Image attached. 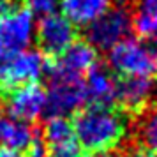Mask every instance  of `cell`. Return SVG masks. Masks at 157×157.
I'll use <instances>...</instances> for the list:
<instances>
[{
  "label": "cell",
  "instance_id": "1",
  "mask_svg": "<svg viewBox=\"0 0 157 157\" xmlns=\"http://www.w3.org/2000/svg\"><path fill=\"white\" fill-rule=\"evenodd\" d=\"M72 132L78 145L90 155H106L127 136V115L117 106L86 104L72 115Z\"/></svg>",
  "mask_w": 157,
  "mask_h": 157
},
{
  "label": "cell",
  "instance_id": "2",
  "mask_svg": "<svg viewBox=\"0 0 157 157\" xmlns=\"http://www.w3.org/2000/svg\"><path fill=\"white\" fill-rule=\"evenodd\" d=\"M108 65L115 76L157 79V48L127 37L108 51Z\"/></svg>",
  "mask_w": 157,
  "mask_h": 157
},
{
  "label": "cell",
  "instance_id": "3",
  "mask_svg": "<svg viewBox=\"0 0 157 157\" xmlns=\"http://www.w3.org/2000/svg\"><path fill=\"white\" fill-rule=\"evenodd\" d=\"M132 30V4L115 2L99 20L86 27V41L95 50L109 51L115 44L127 39Z\"/></svg>",
  "mask_w": 157,
  "mask_h": 157
},
{
  "label": "cell",
  "instance_id": "4",
  "mask_svg": "<svg viewBox=\"0 0 157 157\" xmlns=\"http://www.w3.org/2000/svg\"><path fill=\"white\" fill-rule=\"evenodd\" d=\"M34 37V14L23 2L0 14V58L29 50Z\"/></svg>",
  "mask_w": 157,
  "mask_h": 157
},
{
  "label": "cell",
  "instance_id": "5",
  "mask_svg": "<svg viewBox=\"0 0 157 157\" xmlns=\"http://www.w3.org/2000/svg\"><path fill=\"white\" fill-rule=\"evenodd\" d=\"M46 72V60L41 51L25 50L0 58V94L18 86L37 83Z\"/></svg>",
  "mask_w": 157,
  "mask_h": 157
},
{
  "label": "cell",
  "instance_id": "6",
  "mask_svg": "<svg viewBox=\"0 0 157 157\" xmlns=\"http://www.w3.org/2000/svg\"><path fill=\"white\" fill-rule=\"evenodd\" d=\"M86 94L83 78L74 76H50V90L46 92V109L44 115L50 117H67L74 115L85 106Z\"/></svg>",
  "mask_w": 157,
  "mask_h": 157
},
{
  "label": "cell",
  "instance_id": "7",
  "mask_svg": "<svg viewBox=\"0 0 157 157\" xmlns=\"http://www.w3.org/2000/svg\"><path fill=\"white\" fill-rule=\"evenodd\" d=\"M76 39H78L76 27L64 14L53 13L43 16L36 27V41L39 51L48 60L62 55Z\"/></svg>",
  "mask_w": 157,
  "mask_h": 157
},
{
  "label": "cell",
  "instance_id": "8",
  "mask_svg": "<svg viewBox=\"0 0 157 157\" xmlns=\"http://www.w3.org/2000/svg\"><path fill=\"white\" fill-rule=\"evenodd\" d=\"M155 90V79L115 76V106L125 115L138 117L152 104Z\"/></svg>",
  "mask_w": 157,
  "mask_h": 157
},
{
  "label": "cell",
  "instance_id": "9",
  "mask_svg": "<svg viewBox=\"0 0 157 157\" xmlns=\"http://www.w3.org/2000/svg\"><path fill=\"white\" fill-rule=\"evenodd\" d=\"M6 113L23 124L36 122L46 109V90L39 83L18 86L14 90L0 94Z\"/></svg>",
  "mask_w": 157,
  "mask_h": 157
},
{
  "label": "cell",
  "instance_id": "10",
  "mask_svg": "<svg viewBox=\"0 0 157 157\" xmlns=\"http://www.w3.org/2000/svg\"><path fill=\"white\" fill-rule=\"evenodd\" d=\"M95 65H97V50L88 41L76 39L62 55L46 60V72L48 76L58 74V76L83 78Z\"/></svg>",
  "mask_w": 157,
  "mask_h": 157
},
{
  "label": "cell",
  "instance_id": "11",
  "mask_svg": "<svg viewBox=\"0 0 157 157\" xmlns=\"http://www.w3.org/2000/svg\"><path fill=\"white\" fill-rule=\"evenodd\" d=\"M58 6L74 27H88L113 6V0H58Z\"/></svg>",
  "mask_w": 157,
  "mask_h": 157
},
{
  "label": "cell",
  "instance_id": "12",
  "mask_svg": "<svg viewBox=\"0 0 157 157\" xmlns=\"http://www.w3.org/2000/svg\"><path fill=\"white\" fill-rule=\"evenodd\" d=\"M83 83L86 101H90V104L115 106V76H111L108 69L97 64L85 74Z\"/></svg>",
  "mask_w": 157,
  "mask_h": 157
},
{
  "label": "cell",
  "instance_id": "13",
  "mask_svg": "<svg viewBox=\"0 0 157 157\" xmlns=\"http://www.w3.org/2000/svg\"><path fill=\"white\" fill-rule=\"evenodd\" d=\"M132 30L140 41L157 48V0H134Z\"/></svg>",
  "mask_w": 157,
  "mask_h": 157
},
{
  "label": "cell",
  "instance_id": "14",
  "mask_svg": "<svg viewBox=\"0 0 157 157\" xmlns=\"http://www.w3.org/2000/svg\"><path fill=\"white\" fill-rule=\"evenodd\" d=\"M36 138V131L29 124L11 118L7 113L0 111V147H9L14 150H27Z\"/></svg>",
  "mask_w": 157,
  "mask_h": 157
},
{
  "label": "cell",
  "instance_id": "15",
  "mask_svg": "<svg viewBox=\"0 0 157 157\" xmlns=\"http://www.w3.org/2000/svg\"><path fill=\"white\" fill-rule=\"evenodd\" d=\"M134 147L157 152V104H150L138 115L134 124Z\"/></svg>",
  "mask_w": 157,
  "mask_h": 157
},
{
  "label": "cell",
  "instance_id": "16",
  "mask_svg": "<svg viewBox=\"0 0 157 157\" xmlns=\"http://www.w3.org/2000/svg\"><path fill=\"white\" fill-rule=\"evenodd\" d=\"M41 136H43L46 147H55L60 143L71 141V140H74L72 124L67 117H50L44 124Z\"/></svg>",
  "mask_w": 157,
  "mask_h": 157
},
{
  "label": "cell",
  "instance_id": "17",
  "mask_svg": "<svg viewBox=\"0 0 157 157\" xmlns=\"http://www.w3.org/2000/svg\"><path fill=\"white\" fill-rule=\"evenodd\" d=\"M48 152H50V157H92L79 147L76 140L60 143L55 147H48Z\"/></svg>",
  "mask_w": 157,
  "mask_h": 157
},
{
  "label": "cell",
  "instance_id": "18",
  "mask_svg": "<svg viewBox=\"0 0 157 157\" xmlns=\"http://www.w3.org/2000/svg\"><path fill=\"white\" fill-rule=\"evenodd\" d=\"M23 4L32 11V14L48 16L53 14L58 6V0H23Z\"/></svg>",
  "mask_w": 157,
  "mask_h": 157
},
{
  "label": "cell",
  "instance_id": "19",
  "mask_svg": "<svg viewBox=\"0 0 157 157\" xmlns=\"http://www.w3.org/2000/svg\"><path fill=\"white\" fill-rule=\"evenodd\" d=\"M25 157H50V152H48V147L44 143L43 136L37 132L34 141L30 143V147L27 148V154Z\"/></svg>",
  "mask_w": 157,
  "mask_h": 157
},
{
  "label": "cell",
  "instance_id": "20",
  "mask_svg": "<svg viewBox=\"0 0 157 157\" xmlns=\"http://www.w3.org/2000/svg\"><path fill=\"white\" fill-rule=\"evenodd\" d=\"M0 157H25V155L20 150L9 148V147H0Z\"/></svg>",
  "mask_w": 157,
  "mask_h": 157
},
{
  "label": "cell",
  "instance_id": "21",
  "mask_svg": "<svg viewBox=\"0 0 157 157\" xmlns=\"http://www.w3.org/2000/svg\"><path fill=\"white\" fill-rule=\"evenodd\" d=\"M23 0H0V7L2 9H7V7H13V6H18L21 4Z\"/></svg>",
  "mask_w": 157,
  "mask_h": 157
},
{
  "label": "cell",
  "instance_id": "22",
  "mask_svg": "<svg viewBox=\"0 0 157 157\" xmlns=\"http://www.w3.org/2000/svg\"><path fill=\"white\" fill-rule=\"evenodd\" d=\"M4 11H6V9H2V7H0V14H2V13H4Z\"/></svg>",
  "mask_w": 157,
  "mask_h": 157
},
{
  "label": "cell",
  "instance_id": "23",
  "mask_svg": "<svg viewBox=\"0 0 157 157\" xmlns=\"http://www.w3.org/2000/svg\"><path fill=\"white\" fill-rule=\"evenodd\" d=\"M154 157H157V152H155V155H154Z\"/></svg>",
  "mask_w": 157,
  "mask_h": 157
}]
</instances>
